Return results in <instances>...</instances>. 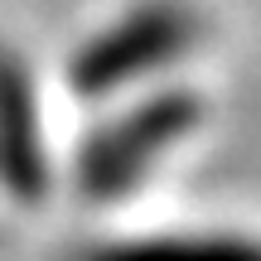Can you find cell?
<instances>
[{"label":"cell","mask_w":261,"mask_h":261,"mask_svg":"<svg viewBox=\"0 0 261 261\" xmlns=\"http://www.w3.org/2000/svg\"><path fill=\"white\" fill-rule=\"evenodd\" d=\"M92 261H261V247L232 242V237H213V242H140V247H112V252Z\"/></svg>","instance_id":"7a4b0ae2"},{"label":"cell","mask_w":261,"mask_h":261,"mask_svg":"<svg viewBox=\"0 0 261 261\" xmlns=\"http://www.w3.org/2000/svg\"><path fill=\"white\" fill-rule=\"evenodd\" d=\"M179 48V15H140L126 19L116 34L97 39L92 54L77 63V83L83 87H116L130 73L150 68L155 58Z\"/></svg>","instance_id":"6da1fadb"}]
</instances>
